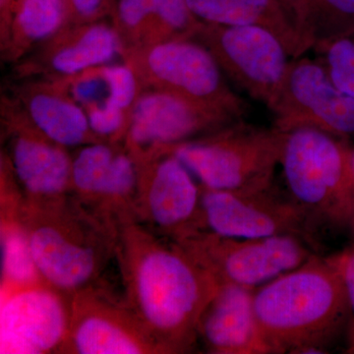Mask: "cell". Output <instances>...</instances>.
<instances>
[{
  "mask_svg": "<svg viewBox=\"0 0 354 354\" xmlns=\"http://www.w3.org/2000/svg\"><path fill=\"white\" fill-rule=\"evenodd\" d=\"M122 298L165 354L192 353L203 311L220 283L178 242L131 216L114 221Z\"/></svg>",
  "mask_w": 354,
  "mask_h": 354,
  "instance_id": "6da1fadb",
  "label": "cell"
},
{
  "mask_svg": "<svg viewBox=\"0 0 354 354\" xmlns=\"http://www.w3.org/2000/svg\"><path fill=\"white\" fill-rule=\"evenodd\" d=\"M4 209V215L15 218L24 230L44 283L70 297L106 283V270L115 264L113 225L73 195L44 202L27 201L19 195Z\"/></svg>",
  "mask_w": 354,
  "mask_h": 354,
  "instance_id": "7a4b0ae2",
  "label": "cell"
},
{
  "mask_svg": "<svg viewBox=\"0 0 354 354\" xmlns=\"http://www.w3.org/2000/svg\"><path fill=\"white\" fill-rule=\"evenodd\" d=\"M254 307L274 354L328 353L346 335L348 304L329 257L314 255L256 288Z\"/></svg>",
  "mask_w": 354,
  "mask_h": 354,
  "instance_id": "3957f363",
  "label": "cell"
},
{
  "mask_svg": "<svg viewBox=\"0 0 354 354\" xmlns=\"http://www.w3.org/2000/svg\"><path fill=\"white\" fill-rule=\"evenodd\" d=\"M285 133L237 121L215 133L165 149L205 189H259L274 185Z\"/></svg>",
  "mask_w": 354,
  "mask_h": 354,
  "instance_id": "277c9868",
  "label": "cell"
},
{
  "mask_svg": "<svg viewBox=\"0 0 354 354\" xmlns=\"http://www.w3.org/2000/svg\"><path fill=\"white\" fill-rule=\"evenodd\" d=\"M121 55L142 90L164 91L230 122L243 120L245 101L230 88L211 51L198 39L122 50Z\"/></svg>",
  "mask_w": 354,
  "mask_h": 354,
  "instance_id": "5b68a950",
  "label": "cell"
},
{
  "mask_svg": "<svg viewBox=\"0 0 354 354\" xmlns=\"http://www.w3.org/2000/svg\"><path fill=\"white\" fill-rule=\"evenodd\" d=\"M351 144L315 129L285 133L279 165L288 196L314 221L342 225Z\"/></svg>",
  "mask_w": 354,
  "mask_h": 354,
  "instance_id": "8992f818",
  "label": "cell"
},
{
  "mask_svg": "<svg viewBox=\"0 0 354 354\" xmlns=\"http://www.w3.org/2000/svg\"><path fill=\"white\" fill-rule=\"evenodd\" d=\"M178 243L220 285L256 290L316 255L308 239L295 234L230 237L205 232Z\"/></svg>",
  "mask_w": 354,
  "mask_h": 354,
  "instance_id": "52a82bcc",
  "label": "cell"
},
{
  "mask_svg": "<svg viewBox=\"0 0 354 354\" xmlns=\"http://www.w3.org/2000/svg\"><path fill=\"white\" fill-rule=\"evenodd\" d=\"M137 162L135 220L177 242L207 230L202 186L179 158L169 151H160Z\"/></svg>",
  "mask_w": 354,
  "mask_h": 354,
  "instance_id": "ba28073f",
  "label": "cell"
},
{
  "mask_svg": "<svg viewBox=\"0 0 354 354\" xmlns=\"http://www.w3.org/2000/svg\"><path fill=\"white\" fill-rule=\"evenodd\" d=\"M268 109L279 131L315 129L346 141L354 138V99L335 85L318 59L305 55L290 60Z\"/></svg>",
  "mask_w": 354,
  "mask_h": 354,
  "instance_id": "9c48e42d",
  "label": "cell"
},
{
  "mask_svg": "<svg viewBox=\"0 0 354 354\" xmlns=\"http://www.w3.org/2000/svg\"><path fill=\"white\" fill-rule=\"evenodd\" d=\"M194 39L211 51L223 75L268 108L292 59L278 37L259 27L203 23Z\"/></svg>",
  "mask_w": 354,
  "mask_h": 354,
  "instance_id": "30bf717a",
  "label": "cell"
},
{
  "mask_svg": "<svg viewBox=\"0 0 354 354\" xmlns=\"http://www.w3.org/2000/svg\"><path fill=\"white\" fill-rule=\"evenodd\" d=\"M58 353L165 354L106 283L72 295L68 333Z\"/></svg>",
  "mask_w": 354,
  "mask_h": 354,
  "instance_id": "8fae6325",
  "label": "cell"
},
{
  "mask_svg": "<svg viewBox=\"0 0 354 354\" xmlns=\"http://www.w3.org/2000/svg\"><path fill=\"white\" fill-rule=\"evenodd\" d=\"M203 213L208 232L230 237L295 234L308 239L311 216L274 185L259 189L203 188Z\"/></svg>",
  "mask_w": 354,
  "mask_h": 354,
  "instance_id": "7c38bea8",
  "label": "cell"
},
{
  "mask_svg": "<svg viewBox=\"0 0 354 354\" xmlns=\"http://www.w3.org/2000/svg\"><path fill=\"white\" fill-rule=\"evenodd\" d=\"M70 312L71 297L46 283L13 288L2 301L0 353H58Z\"/></svg>",
  "mask_w": 354,
  "mask_h": 354,
  "instance_id": "4fadbf2b",
  "label": "cell"
},
{
  "mask_svg": "<svg viewBox=\"0 0 354 354\" xmlns=\"http://www.w3.org/2000/svg\"><path fill=\"white\" fill-rule=\"evenodd\" d=\"M232 123L177 95L143 88L132 109L123 145L138 160Z\"/></svg>",
  "mask_w": 354,
  "mask_h": 354,
  "instance_id": "5bb4252c",
  "label": "cell"
},
{
  "mask_svg": "<svg viewBox=\"0 0 354 354\" xmlns=\"http://www.w3.org/2000/svg\"><path fill=\"white\" fill-rule=\"evenodd\" d=\"M4 104L9 138L4 158L20 197L44 202L71 194L72 156L67 148L44 137L17 111Z\"/></svg>",
  "mask_w": 354,
  "mask_h": 354,
  "instance_id": "9a60e30c",
  "label": "cell"
},
{
  "mask_svg": "<svg viewBox=\"0 0 354 354\" xmlns=\"http://www.w3.org/2000/svg\"><path fill=\"white\" fill-rule=\"evenodd\" d=\"M122 41L114 26L102 21L67 25L39 46L32 58L18 68L20 77L44 74L48 78L76 75L108 64L121 55Z\"/></svg>",
  "mask_w": 354,
  "mask_h": 354,
  "instance_id": "2e32d148",
  "label": "cell"
},
{
  "mask_svg": "<svg viewBox=\"0 0 354 354\" xmlns=\"http://www.w3.org/2000/svg\"><path fill=\"white\" fill-rule=\"evenodd\" d=\"M254 291L221 285L198 322L197 344L207 353L274 354L256 317Z\"/></svg>",
  "mask_w": 354,
  "mask_h": 354,
  "instance_id": "e0dca14e",
  "label": "cell"
},
{
  "mask_svg": "<svg viewBox=\"0 0 354 354\" xmlns=\"http://www.w3.org/2000/svg\"><path fill=\"white\" fill-rule=\"evenodd\" d=\"M16 97V108L6 100V104L58 145L71 148L102 142L91 129L84 109L55 79L24 84Z\"/></svg>",
  "mask_w": 354,
  "mask_h": 354,
  "instance_id": "ac0fdd59",
  "label": "cell"
},
{
  "mask_svg": "<svg viewBox=\"0 0 354 354\" xmlns=\"http://www.w3.org/2000/svg\"><path fill=\"white\" fill-rule=\"evenodd\" d=\"M113 11L122 50L193 39L203 25L187 0H118Z\"/></svg>",
  "mask_w": 354,
  "mask_h": 354,
  "instance_id": "d6986e66",
  "label": "cell"
},
{
  "mask_svg": "<svg viewBox=\"0 0 354 354\" xmlns=\"http://www.w3.org/2000/svg\"><path fill=\"white\" fill-rule=\"evenodd\" d=\"M187 3L205 24L263 28L281 39L291 58L307 53L283 0H187Z\"/></svg>",
  "mask_w": 354,
  "mask_h": 354,
  "instance_id": "ffe728a7",
  "label": "cell"
},
{
  "mask_svg": "<svg viewBox=\"0 0 354 354\" xmlns=\"http://www.w3.org/2000/svg\"><path fill=\"white\" fill-rule=\"evenodd\" d=\"M72 24L68 0H14L1 48L8 59L19 60L31 50Z\"/></svg>",
  "mask_w": 354,
  "mask_h": 354,
  "instance_id": "44dd1931",
  "label": "cell"
},
{
  "mask_svg": "<svg viewBox=\"0 0 354 354\" xmlns=\"http://www.w3.org/2000/svg\"><path fill=\"white\" fill-rule=\"evenodd\" d=\"M306 51L354 34V0H283Z\"/></svg>",
  "mask_w": 354,
  "mask_h": 354,
  "instance_id": "7402d4cb",
  "label": "cell"
},
{
  "mask_svg": "<svg viewBox=\"0 0 354 354\" xmlns=\"http://www.w3.org/2000/svg\"><path fill=\"white\" fill-rule=\"evenodd\" d=\"M121 144H87L72 157L71 194L91 212H94L99 203Z\"/></svg>",
  "mask_w": 354,
  "mask_h": 354,
  "instance_id": "603a6c76",
  "label": "cell"
},
{
  "mask_svg": "<svg viewBox=\"0 0 354 354\" xmlns=\"http://www.w3.org/2000/svg\"><path fill=\"white\" fill-rule=\"evenodd\" d=\"M2 281L13 288L44 283L35 264L24 230L12 216L2 215Z\"/></svg>",
  "mask_w": 354,
  "mask_h": 354,
  "instance_id": "cb8c5ba5",
  "label": "cell"
},
{
  "mask_svg": "<svg viewBox=\"0 0 354 354\" xmlns=\"http://www.w3.org/2000/svg\"><path fill=\"white\" fill-rule=\"evenodd\" d=\"M313 50L335 85L354 99V34L330 39Z\"/></svg>",
  "mask_w": 354,
  "mask_h": 354,
  "instance_id": "d4e9b609",
  "label": "cell"
},
{
  "mask_svg": "<svg viewBox=\"0 0 354 354\" xmlns=\"http://www.w3.org/2000/svg\"><path fill=\"white\" fill-rule=\"evenodd\" d=\"M329 258L339 272L348 304V324L344 335L346 353L354 354V243Z\"/></svg>",
  "mask_w": 354,
  "mask_h": 354,
  "instance_id": "484cf974",
  "label": "cell"
},
{
  "mask_svg": "<svg viewBox=\"0 0 354 354\" xmlns=\"http://www.w3.org/2000/svg\"><path fill=\"white\" fill-rule=\"evenodd\" d=\"M72 23L100 21L113 9V0H68Z\"/></svg>",
  "mask_w": 354,
  "mask_h": 354,
  "instance_id": "4316f807",
  "label": "cell"
},
{
  "mask_svg": "<svg viewBox=\"0 0 354 354\" xmlns=\"http://www.w3.org/2000/svg\"><path fill=\"white\" fill-rule=\"evenodd\" d=\"M354 223V144L349 146L348 176H346V196L342 207V227Z\"/></svg>",
  "mask_w": 354,
  "mask_h": 354,
  "instance_id": "83f0119b",
  "label": "cell"
},
{
  "mask_svg": "<svg viewBox=\"0 0 354 354\" xmlns=\"http://www.w3.org/2000/svg\"><path fill=\"white\" fill-rule=\"evenodd\" d=\"M351 228H353V234H354V223H353V227H351Z\"/></svg>",
  "mask_w": 354,
  "mask_h": 354,
  "instance_id": "f1b7e54d",
  "label": "cell"
}]
</instances>
